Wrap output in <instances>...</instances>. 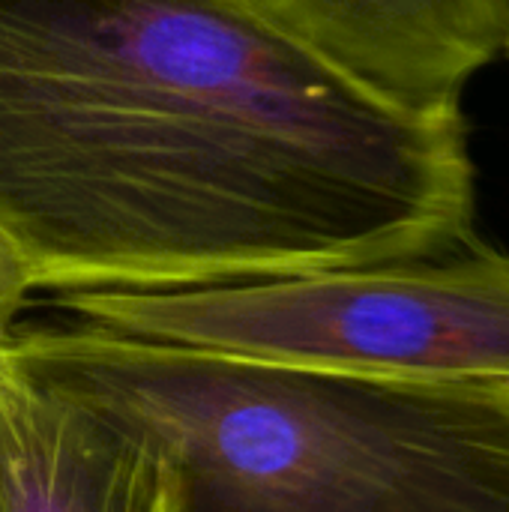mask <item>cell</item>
<instances>
[{
	"label": "cell",
	"mask_w": 509,
	"mask_h": 512,
	"mask_svg": "<svg viewBox=\"0 0 509 512\" xmlns=\"http://www.w3.org/2000/svg\"><path fill=\"white\" fill-rule=\"evenodd\" d=\"M459 105L357 81L252 0H0V228L36 291H174L474 237Z\"/></svg>",
	"instance_id": "cell-1"
},
{
	"label": "cell",
	"mask_w": 509,
	"mask_h": 512,
	"mask_svg": "<svg viewBox=\"0 0 509 512\" xmlns=\"http://www.w3.org/2000/svg\"><path fill=\"white\" fill-rule=\"evenodd\" d=\"M132 426L180 512H509V390L225 357L57 315L6 339Z\"/></svg>",
	"instance_id": "cell-2"
},
{
	"label": "cell",
	"mask_w": 509,
	"mask_h": 512,
	"mask_svg": "<svg viewBox=\"0 0 509 512\" xmlns=\"http://www.w3.org/2000/svg\"><path fill=\"white\" fill-rule=\"evenodd\" d=\"M63 318L135 339L342 375L509 390V255L453 249L297 276L48 294Z\"/></svg>",
	"instance_id": "cell-3"
},
{
	"label": "cell",
	"mask_w": 509,
	"mask_h": 512,
	"mask_svg": "<svg viewBox=\"0 0 509 512\" xmlns=\"http://www.w3.org/2000/svg\"><path fill=\"white\" fill-rule=\"evenodd\" d=\"M0 512H180L165 459L0 345Z\"/></svg>",
	"instance_id": "cell-4"
},
{
	"label": "cell",
	"mask_w": 509,
	"mask_h": 512,
	"mask_svg": "<svg viewBox=\"0 0 509 512\" xmlns=\"http://www.w3.org/2000/svg\"><path fill=\"white\" fill-rule=\"evenodd\" d=\"M339 69L414 105H459L498 54L486 0H252Z\"/></svg>",
	"instance_id": "cell-5"
},
{
	"label": "cell",
	"mask_w": 509,
	"mask_h": 512,
	"mask_svg": "<svg viewBox=\"0 0 509 512\" xmlns=\"http://www.w3.org/2000/svg\"><path fill=\"white\" fill-rule=\"evenodd\" d=\"M36 294V276L27 255L0 228V345L21 324V315Z\"/></svg>",
	"instance_id": "cell-6"
},
{
	"label": "cell",
	"mask_w": 509,
	"mask_h": 512,
	"mask_svg": "<svg viewBox=\"0 0 509 512\" xmlns=\"http://www.w3.org/2000/svg\"><path fill=\"white\" fill-rule=\"evenodd\" d=\"M486 12L498 39V51L509 54V0H486Z\"/></svg>",
	"instance_id": "cell-7"
}]
</instances>
